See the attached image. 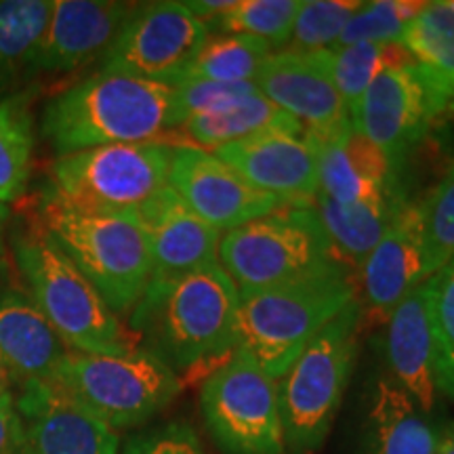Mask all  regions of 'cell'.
Wrapping results in <instances>:
<instances>
[{"label":"cell","instance_id":"11","mask_svg":"<svg viewBox=\"0 0 454 454\" xmlns=\"http://www.w3.org/2000/svg\"><path fill=\"white\" fill-rule=\"evenodd\" d=\"M452 98L454 90L427 67L411 64L381 74L351 106L349 122L397 167L440 121Z\"/></svg>","mask_w":454,"mask_h":454},{"label":"cell","instance_id":"33","mask_svg":"<svg viewBox=\"0 0 454 454\" xmlns=\"http://www.w3.org/2000/svg\"><path fill=\"white\" fill-rule=\"evenodd\" d=\"M417 204L423 231L425 276L431 278L454 261V164Z\"/></svg>","mask_w":454,"mask_h":454},{"label":"cell","instance_id":"36","mask_svg":"<svg viewBox=\"0 0 454 454\" xmlns=\"http://www.w3.org/2000/svg\"><path fill=\"white\" fill-rule=\"evenodd\" d=\"M181 122L198 114H211L223 107L242 101L251 95H257L259 89L254 82H207L187 81L175 84Z\"/></svg>","mask_w":454,"mask_h":454},{"label":"cell","instance_id":"28","mask_svg":"<svg viewBox=\"0 0 454 454\" xmlns=\"http://www.w3.org/2000/svg\"><path fill=\"white\" fill-rule=\"evenodd\" d=\"M274 53L268 43L247 34H211L179 82H254L261 66Z\"/></svg>","mask_w":454,"mask_h":454},{"label":"cell","instance_id":"29","mask_svg":"<svg viewBox=\"0 0 454 454\" xmlns=\"http://www.w3.org/2000/svg\"><path fill=\"white\" fill-rule=\"evenodd\" d=\"M34 127L27 95L0 99V202L24 196L32 170Z\"/></svg>","mask_w":454,"mask_h":454},{"label":"cell","instance_id":"23","mask_svg":"<svg viewBox=\"0 0 454 454\" xmlns=\"http://www.w3.org/2000/svg\"><path fill=\"white\" fill-rule=\"evenodd\" d=\"M442 431L394 379H377L366 408V454H438Z\"/></svg>","mask_w":454,"mask_h":454},{"label":"cell","instance_id":"22","mask_svg":"<svg viewBox=\"0 0 454 454\" xmlns=\"http://www.w3.org/2000/svg\"><path fill=\"white\" fill-rule=\"evenodd\" d=\"M66 351L32 297L20 291H0V360L9 368L17 389L51 381Z\"/></svg>","mask_w":454,"mask_h":454},{"label":"cell","instance_id":"17","mask_svg":"<svg viewBox=\"0 0 454 454\" xmlns=\"http://www.w3.org/2000/svg\"><path fill=\"white\" fill-rule=\"evenodd\" d=\"M135 7L118 0H53L36 72L67 74L104 59Z\"/></svg>","mask_w":454,"mask_h":454},{"label":"cell","instance_id":"42","mask_svg":"<svg viewBox=\"0 0 454 454\" xmlns=\"http://www.w3.org/2000/svg\"><path fill=\"white\" fill-rule=\"evenodd\" d=\"M438 454H454V423L446 425L444 431H442V442H440Z\"/></svg>","mask_w":454,"mask_h":454},{"label":"cell","instance_id":"30","mask_svg":"<svg viewBox=\"0 0 454 454\" xmlns=\"http://www.w3.org/2000/svg\"><path fill=\"white\" fill-rule=\"evenodd\" d=\"M402 47L454 90V0L425 3L402 34Z\"/></svg>","mask_w":454,"mask_h":454},{"label":"cell","instance_id":"18","mask_svg":"<svg viewBox=\"0 0 454 454\" xmlns=\"http://www.w3.org/2000/svg\"><path fill=\"white\" fill-rule=\"evenodd\" d=\"M316 154L317 192L339 204L372 200L394 190L395 164L349 121L328 130L305 129Z\"/></svg>","mask_w":454,"mask_h":454},{"label":"cell","instance_id":"25","mask_svg":"<svg viewBox=\"0 0 454 454\" xmlns=\"http://www.w3.org/2000/svg\"><path fill=\"white\" fill-rule=\"evenodd\" d=\"M181 129L192 141L190 145L215 152L221 145L253 137V135L265 133V130L303 129V124L257 93L236 101L223 110L185 118L181 122Z\"/></svg>","mask_w":454,"mask_h":454},{"label":"cell","instance_id":"6","mask_svg":"<svg viewBox=\"0 0 454 454\" xmlns=\"http://www.w3.org/2000/svg\"><path fill=\"white\" fill-rule=\"evenodd\" d=\"M362 316L356 299L305 345L276 381L284 448L293 454L325 444L354 368Z\"/></svg>","mask_w":454,"mask_h":454},{"label":"cell","instance_id":"10","mask_svg":"<svg viewBox=\"0 0 454 454\" xmlns=\"http://www.w3.org/2000/svg\"><path fill=\"white\" fill-rule=\"evenodd\" d=\"M200 412L215 442L227 454L286 450L278 383L240 345L204 377Z\"/></svg>","mask_w":454,"mask_h":454},{"label":"cell","instance_id":"2","mask_svg":"<svg viewBox=\"0 0 454 454\" xmlns=\"http://www.w3.org/2000/svg\"><path fill=\"white\" fill-rule=\"evenodd\" d=\"M181 127L175 87L124 74H95L43 112L41 130L57 156L101 145L154 144Z\"/></svg>","mask_w":454,"mask_h":454},{"label":"cell","instance_id":"38","mask_svg":"<svg viewBox=\"0 0 454 454\" xmlns=\"http://www.w3.org/2000/svg\"><path fill=\"white\" fill-rule=\"evenodd\" d=\"M0 454H30L24 423L15 406H0Z\"/></svg>","mask_w":454,"mask_h":454},{"label":"cell","instance_id":"21","mask_svg":"<svg viewBox=\"0 0 454 454\" xmlns=\"http://www.w3.org/2000/svg\"><path fill=\"white\" fill-rule=\"evenodd\" d=\"M385 354L395 385H400L423 412H434L438 387H435L434 334H431L425 282L408 293L387 316Z\"/></svg>","mask_w":454,"mask_h":454},{"label":"cell","instance_id":"32","mask_svg":"<svg viewBox=\"0 0 454 454\" xmlns=\"http://www.w3.org/2000/svg\"><path fill=\"white\" fill-rule=\"evenodd\" d=\"M438 395L454 402V261L425 280Z\"/></svg>","mask_w":454,"mask_h":454},{"label":"cell","instance_id":"4","mask_svg":"<svg viewBox=\"0 0 454 454\" xmlns=\"http://www.w3.org/2000/svg\"><path fill=\"white\" fill-rule=\"evenodd\" d=\"M13 254L30 286L32 301L61 343L72 351L121 356L135 351L139 337L122 325L98 288L67 259L38 223L15 236Z\"/></svg>","mask_w":454,"mask_h":454},{"label":"cell","instance_id":"1","mask_svg":"<svg viewBox=\"0 0 454 454\" xmlns=\"http://www.w3.org/2000/svg\"><path fill=\"white\" fill-rule=\"evenodd\" d=\"M238 311L240 293L215 263L167 286L145 288L129 328L179 379L207 377L240 345Z\"/></svg>","mask_w":454,"mask_h":454},{"label":"cell","instance_id":"14","mask_svg":"<svg viewBox=\"0 0 454 454\" xmlns=\"http://www.w3.org/2000/svg\"><path fill=\"white\" fill-rule=\"evenodd\" d=\"M244 181L282 204H314L316 154L303 129H274L213 152Z\"/></svg>","mask_w":454,"mask_h":454},{"label":"cell","instance_id":"41","mask_svg":"<svg viewBox=\"0 0 454 454\" xmlns=\"http://www.w3.org/2000/svg\"><path fill=\"white\" fill-rule=\"evenodd\" d=\"M0 406H15V381L3 360H0Z\"/></svg>","mask_w":454,"mask_h":454},{"label":"cell","instance_id":"16","mask_svg":"<svg viewBox=\"0 0 454 454\" xmlns=\"http://www.w3.org/2000/svg\"><path fill=\"white\" fill-rule=\"evenodd\" d=\"M15 411L30 454H118L116 431L53 381L24 385L15 394Z\"/></svg>","mask_w":454,"mask_h":454},{"label":"cell","instance_id":"15","mask_svg":"<svg viewBox=\"0 0 454 454\" xmlns=\"http://www.w3.org/2000/svg\"><path fill=\"white\" fill-rule=\"evenodd\" d=\"M137 219L150 244L152 276L147 288L167 286L219 263L221 231L196 217L170 185L139 208Z\"/></svg>","mask_w":454,"mask_h":454},{"label":"cell","instance_id":"39","mask_svg":"<svg viewBox=\"0 0 454 454\" xmlns=\"http://www.w3.org/2000/svg\"><path fill=\"white\" fill-rule=\"evenodd\" d=\"M236 0H185V9L190 11L196 20H200L204 26H211L215 20H219L227 9L234 7Z\"/></svg>","mask_w":454,"mask_h":454},{"label":"cell","instance_id":"20","mask_svg":"<svg viewBox=\"0 0 454 454\" xmlns=\"http://www.w3.org/2000/svg\"><path fill=\"white\" fill-rule=\"evenodd\" d=\"M357 271L366 308L383 317H387L408 293L427 280L417 202H406L400 208L381 242L362 261Z\"/></svg>","mask_w":454,"mask_h":454},{"label":"cell","instance_id":"43","mask_svg":"<svg viewBox=\"0 0 454 454\" xmlns=\"http://www.w3.org/2000/svg\"><path fill=\"white\" fill-rule=\"evenodd\" d=\"M448 110L454 112V98H452V101H450V106H448Z\"/></svg>","mask_w":454,"mask_h":454},{"label":"cell","instance_id":"27","mask_svg":"<svg viewBox=\"0 0 454 454\" xmlns=\"http://www.w3.org/2000/svg\"><path fill=\"white\" fill-rule=\"evenodd\" d=\"M339 90L348 110L364 95V90L389 70L417 64L400 43H362L349 47L314 51Z\"/></svg>","mask_w":454,"mask_h":454},{"label":"cell","instance_id":"34","mask_svg":"<svg viewBox=\"0 0 454 454\" xmlns=\"http://www.w3.org/2000/svg\"><path fill=\"white\" fill-rule=\"evenodd\" d=\"M360 4L357 0H301L286 49L297 53L333 49Z\"/></svg>","mask_w":454,"mask_h":454},{"label":"cell","instance_id":"24","mask_svg":"<svg viewBox=\"0 0 454 454\" xmlns=\"http://www.w3.org/2000/svg\"><path fill=\"white\" fill-rule=\"evenodd\" d=\"M406 202L395 185L387 194L356 204H339L317 192L314 208L339 261H351L360 268Z\"/></svg>","mask_w":454,"mask_h":454},{"label":"cell","instance_id":"12","mask_svg":"<svg viewBox=\"0 0 454 454\" xmlns=\"http://www.w3.org/2000/svg\"><path fill=\"white\" fill-rule=\"evenodd\" d=\"M208 36V27L184 3L137 4L101 59L99 72L175 87Z\"/></svg>","mask_w":454,"mask_h":454},{"label":"cell","instance_id":"26","mask_svg":"<svg viewBox=\"0 0 454 454\" xmlns=\"http://www.w3.org/2000/svg\"><path fill=\"white\" fill-rule=\"evenodd\" d=\"M53 0H0V93L36 72Z\"/></svg>","mask_w":454,"mask_h":454},{"label":"cell","instance_id":"7","mask_svg":"<svg viewBox=\"0 0 454 454\" xmlns=\"http://www.w3.org/2000/svg\"><path fill=\"white\" fill-rule=\"evenodd\" d=\"M343 263L334 254L314 204H282L263 217L225 231L219 265L238 293L299 280Z\"/></svg>","mask_w":454,"mask_h":454},{"label":"cell","instance_id":"37","mask_svg":"<svg viewBox=\"0 0 454 454\" xmlns=\"http://www.w3.org/2000/svg\"><path fill=\"white\" fill-rule=\"evenodd\" d=\"M127 454H207L194 431L185 425H167L129 442Z\"/></svg>","mask_w":454,"mask_h":454},{"label":"cell","instance_id":"19","mask_svg":"<svg viewBox=\"0 0 454 454\" xmlns=\"http://www.w3.org/2000/svg\"><path fill=\"white\" fill-rule=\"evenodd\" d=\"M259 93L308 130H328L349 121V110L316 53L274 51L254 78Z\"/></svg>","mask_w":454,"mask_h":454},{"label":"cell","instance_id":"3","mask_svg":"<svg viewBox=\"0 0 454 454\" xmlns=\"http://www.w3.org/2000/svg\"><path fill=\"white\" fill-rule=\"evenodd\" d=\"M357 299V284L345 263L261 291L240 294L238 340L274 381L305 345Z\"/></svg>","mask_w":454,"mask_h":454},{"label":"cell","instance_id":"13","mask_svg":"<svg viewBox=\"0 0 454 454\" xmlns=\"http://www.w3.org/2000/svg\"><path fill=\"white\" fill-rule=\"evenodd\" d=\"M168 185L196 217L221 234L282 207L278 198L244 181L213 152L194 145H175Z\"/></svg>","mask_w":454,"mask_h":454},{"label":"cell","instance_id":"40","mask_svg":"<svg viewBox=\"0 0 454 454\" xmlns=\"http://www.w3.org/2000/svg\"><path fill=\"white\" fill-rule=\"evenodd\" d=\"M11 219L9 204L0 202V276L7 271L9 265V253H7V227Z\"/></svg>","mask_w":454,"mask_h":454},{"label":"cell","instance_id":"31","mask_svg":"<svg viewBox=\"0 0 454 454\" xmlns=\"http://www.w3.org/2000/svg\"><path fill=\"white\" fill-rule=\"evenodd\" d=\"M301 0H236L208 32L247 34L268 43L274 51L286 49Z\"/></svg>","mask_w":454,"mask_h":454},{"label":"cell","instance_id":"5","mask_svg":"<svg viewBox=\"0 0 454 454\" xmlns=\"http://www.w3.org/2000/svg\"><path fill=\"white\" fill-rule=\"evenodd\" d=\"M41 225L114 314L130 316L152 276L150 244L137 215L87 211L47 192Z\"/></svg>","mask_w":454,"mask_h":454},{"label":"cell","instance_id":"8","mask_svg":"<svg viewBox=\"0 0 454 454\" xmlns=\"http://www.w3.org/2000/svg\"><path fill=\"white\" fill-rule=\"evenodd\" d=\"M51 381L114 431L147 423L184 387L177 374L144 348L121 356L67 349Z\"/></svg>","mask_w":454,"mask_h":454},{"label":"cell","instance_id":"9","mask_svg":"<svg viewBox=\"0 0 454 454\" xmlns=\"http://www.w3.org/2000/svg\"><path fill=\"white\" fill-rule=\"evenodd\" d=\"M175 145L121 144L57 156L49 192L87 211L135 215L168 185Z\"/></svg>","mask_w":454,"mask_h":454},{"label":"cell","instance_id":"35","mask_svg":"<svg viewBox=\"0 0 454 454\" xmlns=\"http://www.w3.org/2000/svg\"><path fill=\"white\" fill-rule=\"evenodd\" d=\"M425 3L417 0H374L362 3L360 9L340 32L334 47L362 43H400L408 24L421 13Z\"/></svg>","mask_w":454,"mask_h":454}]
</instances>
